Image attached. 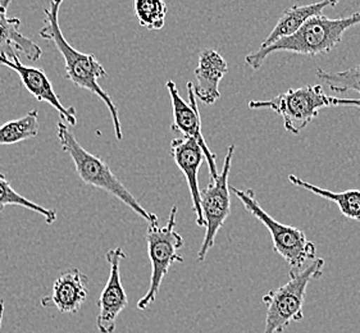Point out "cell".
<instances>
[{
  "instance_id": "obj_1",
  "label": "cell",
  "mask_w": 360,
  "mask_h": 333,
  "mask_svg": "<svg viewBox=\"0 0 360 333\" xmlns=\"http://www.w3.org/2000/svg\"><path fill=\"white\" fill-rule=\"evenodd\" d=\"M65 0H51L49 7L44 9V26L40 30V37L56 45L57 51L62 54L65 60L67 79L79 89H84L101 98L107 105L112 116L113 130L117 140H122V127L120 121L118 108L107 91L99 85V79L107 77V71L101 62L95 58L94 54H86L76 51L71 44L65 40V35L59 26V9Z\"/></svg>"
},
{
  "instance_id": "obj_2",
  "label": "cell",
  "mask_w": 360,
  "mask_h": 333,
  "mask_svg": "<svg viewBox=\"0 0 360 333\" xmlns=\"http://www.w3.org/2000/svg\"><path fill=\"white\" fill-rule=\"evenodd\" d=\"M358 25H360V12L336 20L323 15L311 17L291 37L249 53L245 57V63L254 71H258L274 53L288 51L307 57L330 53L342 41L346 31Z\"/></svg>"
},
{
  "instance_id": "obj_3",
  "label": "cell",
  "mask_w": 360,
  "mask_h": 333,
  "mask_svg": "<svg viewBox=\"0 0 360 333\" xmlns=\"http://www.w3.org/2000/svg\"><path fill=\"white\" fill-rule=\"evenodd\" d=\"M57 138L62 150L72 159L76 172L84 183L107 191L134 210L139 217L145 219L149 225L158 226V217L143 208L136 197L131 194L130 190L115 177L108 164L101 157H96L84 149L72 131L68 129V124L62 121L57 124Z\"/></svg>"
},
{
  "instance_id": "obj_4",
  "label": "cell",
  "mask_w": 360,
  "mask_h": 333,
  "mask_svg": "<svg viewBox=\"0 0 360 333\" xmlns=\"http://www.w3.org/2000/svg\"><path fill=\"white\" fill-rule=\"evenodd\" d=\"M350 107L360 109V99H339L328 96L321 85L290 89L271 100H252L249 109H269L280 115L285 130L299 135L308 124L317 118L319 110L328 107Z\"/></svg>"
},
{
  "instance_id": "obj_5",
  "label": "cell",
  "mask_w": 360,
  "mask_h": 333,
  "mask_svg": "<svg viewBox=\"0 0 360 333\" xmlns=\"http://www.w3.org/2000/svg\"><path fill=\"white\" fill-rule=\"evenodd\" d=\"M324 264V259L317 258L302 270L290 272V281L281 287L266 292L263 296L266 306L264 333H283L291 323L303 320L308 285L322 277Z\"/></svg>"
},
{
  "instance_id": "obj_6",
  "label": "cell",
  "mask_w": 360,
  "mask_h": 333,
  "mask_svg": "<svg viewBox=\"0 0 360 333\" xmlns=\"http://www.w3.org/2000/svg\"><path fill=\"white\" fill-rule=\"evenodd\" d=\"M233 195L244 205L252 217L260 221L266 227L271 237L276 253L286 261L290 272H299L317 259V247L307 239L305 233L300 228L292 226L283 225L274 219L271 214L260 207L252 188L240 190L231 186Z\"/></svg>"
},
{
  "instance_id": "obj_7",
  "label": "cell",
  "mask_w": 360,
  "mask_h": 333,
  "mask_svg": "<svg viewBox=\"0 0 360 333\" xmlns=\"http://www.w3.org/2000/svg\"><path fill=\"white\" fill-rule=\"evenodd\" d=\"M177 210V207H173L166 226L149 225L148 227L146 244L148 255L152 263V277L149 290L137 301V308L140 311H144L157 300L162 282L173 264L184 261V258L179 254V250L184 247V239L176 231Z\"/></svg>"
},
{
  "instance_id": "obj_8",
  "label": "cell",
  "mask_w": 360,
  "mask_h": 333,
  "mask_svg": "<svg viewBox=\"0 0 360 333\" xmlns=\"http://www.w3.org/2000/svg\"><path fill=\"white\" fill-rule=\"evenodd\" d=\"M235 154V145L227 149L224 157L222 172L214 180H210L208 186L200 190V207L205 223V236L198 253V261H204L209 250L214 247L218 231L224 227L226 219L231 214V190L229 186L231 164Z\"/></svg>"
},
{
  "instance_id": "obj_9",
  "label": "cell",
  "mask_w": 360,
  "mask_h": 333,
  "mask_svg": "<svg viewBox=\"0 0 360 333\" xmlns=\"http://www.w3.org/2000/svg\"><path fill=\"white\" fill-rule=\"evenodd\" d=\"M166 87L172 103L173 124L171 129L174 132H180L182 138H193L199 144L204 152V158L208 163L210 180H214L219 174L217 169V155L209 149L202 135V118L194 94V84L188 82V103L181 98L177 86L173 81H167Z\"/></svg>"
},
{
  "instance_id": "obj_10",
  "label": "cell",
  "mask_w": 360,
  "mask_h": 333,
  "mask_svg": "<svg viewBox=\"0 0 360 333\" xmlns=\"http://www.w3.org/2000/svg\"><path fill=\"white\" fill-rule=\"evenodd\" d=\"M109 264V277L105 287L98 300L99 313L96 315V328L99 333H113L117 327V318L129 305V297L121 281V261L127 256L122 247L110 249L105 254Z\"/></svg>"
},
{
  "instance_id": "obj_11",
  "label": "cell",
  "mask_w": 360,
  "mask_h": 333,
  "mask_svg": "<svg viewBox=\"0 0 360 333\" xmlns=\"http://www.w3.org/2000/svg\"><path fill=\"white\" fill-rule=\"evenodd\" d=\"M0 65H7L12 71H15L20 79L25 89L30 94L34 95L39 102H45L51 104L53 108L57 110L60 118L65 121L70 126L77 124V113L73 107H65L59 100V96L56 94L51 80L45 74L43 70L35 68V67H27L22 65L18 57L13 59H8L4 56H0Z\"/></svg>"
},
{
  "instance_id": "obj_12",
  "label": "cell",
  "mask_w": 360,
  "mask_h": 333,
  "mask_svg": "<svg viewBox=\"0 0 360 333\" xmlns=\"http://www.w3.org/2000/svg\"><path fill=\"white\" fill-rule=\"evenodd\" d=\"M171 154L173 160L180 168L181 172L186 177L190 195L193 200L196 225L204 227L202 207H200V188H199V171L204 162V152L199 144L193 138H174L171 143Z\"/></svg>"
},
{
  "instance_id": "obj_13",
  "label": "cell",
  "mask_w": 360,
  "mask_h": 333,
  "mask_svg": "<svg viewBox=\"0 0 360 333\" xmlns=\"http://www.w3.org/2000/svg\"><path fill=\"white\" fill-rule=\"evenodd\" d=\"M87 281V275L79 269L67 270L56 280L51 295L41 299V306L57 308L63 314L79 312L89 294Z\"/></svg>"
},
{
  "instance_id": "obj_14",
  "label": "cell",
  "mask_w": 360,
  "mask_h": 333,
  "mask_svg": "<svg viewBox=\"0 0 360 333\" xmlns=\"http://www.w3.org/2000/svg\"><path fill=\"white\" fill-rule=\"evenodd\" d=\"M229 72L226 59L214 49H204L199 56L198 67L195 68L194 94L196 99L207 105L219 100V84Z\"/></svg>"
},
{
  "instance_id": "obj_15",
  "label": "cell",
  "mask_w": 360,
  "mask_h": 333,
  "mask_svg": "<svg viewBox=\"0 0 360 333\" xmlns=\"http://www.w3.org/2000/svg\"><path fill=\"white\" fill-rule=\"evenodd\" d=\"M12 1L0 0V56L13 59L18 57V53H22L31 62H37L41 58L43 51L22 34L21 21L18 18L8 17V8Z\"/></svg>"
},
{
  "instance_id": "obj_16",
  "label": "cell",
  "mask_w": 360,
  "mask_h": 333,
  "mask_svg": "<svg viewBox=\"0 0 360 333\" xmlns=\"http://www.w3.org/2000/svg\"><path fill=\"white\" fill-rule=\"evenodd\" d=\"M339 1L340 0H321L308 6H291L282 13L274 30L259 48H266L281 39L291 37L311 17L322 15V11L326 8L336 7Z\"/></svg>"
},
{
  "instance_id": "obj_17",
  "label": "cell",
  "mask_w": 360,
  "mask_h": 333,
  "mask_svg": "<svg viewBox=\"0 0 360 333\" xmlns=\"http://www.w3.org/2000/svg\"><path fill=\"white\" fill-rule=\"evenodd\" d=\"M288 181L296 188H304L314 195L323 197L326 200L336 204L340 213L344 217L360 222V190H347L342 192H335L326 188H318L316 185L304 181L294 174L288 176Z\"/></svg>"
},
{
  "instance_id": "obj_18",
  "label": "cell",
  "mask_w": 360,
  "mask_h": 333,
  "mask_svg": "<svg viewBox=\"0 0 360 333\" xmlns=\"http://www.w3.org/2000/svg\"><path fill=\"white\" fill-rule=\"evenodd\" d=\"M39 133V112L30 110L27 115L0 126V146L13 145L34 138Z\"/></svg>"
},
{
  "instance_id": "obj_19",
  "label": "cell",
  "mask_w": 360,
  "mask_h": 333,
  "mask_svg": "<svg viewBox=\"0 0 360 333\" xmlns=\"http://www.w3.org/2000/svg\"><path fill=\"white\" fill-rule=\"evenodd\" d=\"M9 205H17V207L26 208V209L31 210V211H35L37 214H40V216L45 218V222L48 225H53L57 221L58 216L56 210L44 208L41 205L34 203V202L29 200L27 197L18 194L15 188L11 186L7 177L3 174H0V213L4 210L6 207H9Z\"/></svg>"
},
{
  "instance_id": "obj_20",
  "label": "cell",
  "mask_w": 360,
  "mask_h": 333,
  "mask_svg": "<svg viewBox=\"0 0 360 333\" xmlns=\"http://www.w3.org/2000/svg\"><path fill=\"white\" fill-rule=\"evenodd\" d=\"M316 76L335 93L345 94L354 91L360 95V65L340 72H328L318 68Z\"/></svg>"
},
{
  "instance_id": "obj_21",
  "label": "cell",
  "mask_w": 360,
  "mask_h": 333,
  "mask_svg": "<svg viewBox=\"0 0 360 333\" xmlns=\"http://www.w3.org/2000/svg\"><path fill=\"white\" fill-rule=\"evenodd\" d=\"M134 9L140 26L148 30L165 27L168 8L163 0H135Z\"/></svg>"
},
{
  "instance_id": "obj_22",
  "label": "cell",
  "mask_w": 360,
  "mask_h": 333,
  "mask_svg": "<svg viewBox=\"0 0 360 333\" xmlns=\"http://www.w3.org/2000/svg\"><path fill=\"white\" fill-rule=\"evenodd\" d=\"M4 301L0 300V329H1V323H3V317H4Z\"/></svg>"
}]
</instances>
